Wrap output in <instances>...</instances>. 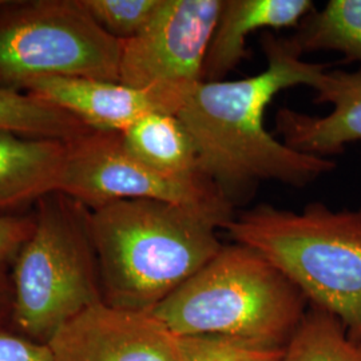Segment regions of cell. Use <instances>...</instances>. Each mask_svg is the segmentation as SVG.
I'll return each mask as SVG.
<instances>
[{
    "label": "cell",
    "mask_w": 361,
    "mask_h": 361,
    "mask_svg": "<svg viewBox=\"0 0 361 361\" xmlns=\"http://www.w3.org/2000/svg\"><path fill=\"white\" fill-rule=\"evenodd\" d=\"M0 361H52V355L49 344L0 325Z\"/></svg>",
    "instance_id": "obj_20"
},
{
    "label": "cell",
    "mask_w": 361,
    "mask_h": 361,
    "mask_svg": "<svg viewBox=\"0 0 361 361\" xmlns=\"http://www.w3.org/2000/svg\"><path fill=\"white\" fill-rule=\"evenodd\" d=\"M281 361H361V338L334 314L312 305L286 343Z\"/></svg>",
    "instance_id": "obj_16"
},
{
    "label": "cell",
    "mask_w": 361,
    "mask_h": 361,
    "mask_svg": "<svg viewBox=\"0 0 361 361\" xmlns=\"http://www.w3.org/2000/svg\"><path fill=\"white\" fill-rule=\"evenodd\" d=\"M180 361H281L284 348L219 336L180 337Z\"/></svg>",
    "instance_id": "obj_19"
},
{
    "label": "cell",
    "mask_w": 361,
    "mask_h": 361,
    "mask_svg": "<svg viewBox=\"0 0 361 361\" xmlns=\"http://www.w3.org/2000/svg\"><path fill=\"white\" fill-rule=\"evenodd\" d=\"M34 229L11 267L10 326L49 344L78 314L102 302L90 209L55 192L39 200Z\"/></svg>",
    "instance_id": "obj_5"
},
{
    "label": "cell",
    "mask_w": 361,
    "mask_h": 361,
    "mask_svg": "<svg viewBox=\"0 0 361 361\" xmlns=\"http://www.w3.org/2000/svg\"><path fill=\"white\" fill-rule=\"evenodd\" d=\"M34 229V214L0 216V267L11 268Z\"/></svg>",
    "instance_id": "obj_21"
},
{
    "label": "cell",
    "mask_w": 361,
    "mask_h": 361,
    "mask_svg": "<svg viewBox=\"0 0 361 361\" xmlns=\"http://www.w3.org/2000/svg\"><path fill=\"white\" fill-rule=\"evenodd\" d=\"M80 3L107 34L125 42L142 32L162 0H80Z\"/></svg>",
    "instance_id": "obj_18"
},
{
    "label": "cell",
    "mask_w": 361,
    "mask_h": 361,
    "mask_svg": "<svg viewBox=\"0 0 361 361\" xmlns=\"http://www.w3.org/2000/svg\"><path fill=\"white\" fill-rule=\"evenodd\" d=\"M67 142L0 130V216L59 190Z\"/></svg>",
    "instance_id": "obj_12"
},
{
    "label": "cell",
    "mask_w": 361,
    "mask_h": 361,
    "mask_svg": "<svg viewBox=\"0 0 361 361\" xmlns=\"http://www.w3.org/2000/svg\"><path fill=\"white\" fill-rule=\"evenodd\" d=\"M313 89L317 104L334 106L331 114L319 118L283 107L276 114V130L286 146L300 153L341 154L348 143L361 141V70H325Z\"/></svg>",
    "instance_id": "obj_11"
},
{
    "label": "cell",
    "mask_w": 361,
    "mask_h": 361,
    "mask_svg": "<svg viewBox=\"0 0 361 361\" xmlns=\"http://www.w3.org/2000/svg\"><path fill=\"white\" fill-rule=\"evenodd\" d=\"M267 68L238 80L201 82L189 92L177 116L193 140L201 173L233 205L258 182L277 180L304 188L336 164L300 153L276 140L264 126V113L288 87H314L325 66L304 62L286 39L264 35Z\"/></svg>",
    "instance_id": "obj_1"
},
{
    "label": "cell",
    "mask_w": 361,
    "mask_h": 361,
    "mask_svg": "<svg viewBox=\"0 0 361 361\" xmlns=\"http://www.w3.org/2000/svg\"><path fill=\"white\" fill-rule=\"evenodd\" d=\"M122 46L80 0H6L0 7V89L23 90L42 77L119 82Z\"/></svg>",
    "instance_id": "obj_6"
},
{
    "label": "cell",
    "mask_w": 361,
    "mask_h": 361,
    "mask_svg": "<svg viewBox=\"0 0 361 361\" xmlns=\"http://www.w3.org/2000/svg\"><path fill=\"white\" fill-rule=\"evenodd\" d=\"M23 91L75 116L90 129L118 133L150 113L177 116L189 95L185 91L141 89L122 82L82 77L37 78Z\"/></svg>",
    "instance_id": "obj_10"
},
{
    "label": "cell",
    "mask_w": 361,
    "mask_h": 361,
    "mask_svg": "<svg viewBox=\"0 0 361 361\" xmlns=\"http://www.w3.org/2000/svg\"><path fill=\"white\" fill-rule=\"evenodd\" d=\"M52 361H180V338L153 314L104 301L63 325L49 343Z\"/></svg>",
    "instance_id": "obj_9"
},
{
    "label": "cell",
    "mask_w": 361,
    "mask_h": 361,
    "mask_svg": "<svg viewBox=\"0 0 361 361\" xmlns=\"http://www.w3.org/2000/svg\"><path fill=\"white\" fill-rule=\"evenodd\" d=\"M286 39L298 55L337 51L361 63V0H331L322 11H312Z\"/></svg>",
    "instance_id": "obj_15"
},
{
    "label": "cell",
    "mask_w": 361,
    "mask_h": 361,
    "mask_svg": "<svg viewBox=\"0 0 361 361\" xmlns=\"http://www.w3.org/2000/svg\"><path fill=\"white\" fill-rule=\"evenodd\" d=\"M219 229L209 213L150 198L90 210L102 301L152 312L219 255Z\"/></svg>",
    "instance_id": "obj_2"
},
{
    "label": "cell",
    "mask_w": 361,
    "mask_h": 361,
    "mask_svg": "<svg viewBox=\"0 0 361 361\" xmlns=\"http://www.w3.org/2000/svg\"><path fill=\"white\" fill-rule=\"evenodd\" d=\"M308 302L268 258L234 243L149 313L177 337L219 336L284 348Z\"/></svg>",
    "instance_id": "obj_3"
},
{
    "label": "cell",
    "mask_w": 361,
    "mask_h": 361,
    "mask_svg": "<svg viewBox=\"0 0 361 361\" xmlns=\"http://www.w3.org/2000/svg\"><path fill=\"white\" fill-rule=\"evenodd\" d=\"M121 134L130 153L155 171L176 178L204 176L195 145L178 116L150 113Z\"/></svg>",
    "instance_id": "obj_14"
},
{
    "label": "cell",
    "mask_w": 361,
    "mask_h": 361,
    "mask_svg": "<svg viewBox=\"0 0 361 361\" xmlns=\"http://www.w3.org/2000/svg\"><path fill=\"white\" fill-rule=\"evenodd\" d=\"M4 3H6V0H0V7H1Z\"/></svg>",
    "instance_id": "obj_23"
},
{
    "label": "cell",
    "mask_w": 361,
    "mask_h": 361,
    "mask_svg": "<svg viewBox=\"0 0 361 361\" xmlns=\"http://www.w3.org/2000/svg\"><path fill=\"white\" fill-rule=\"evenodd\" d=\"M225 231L361 338V207L334 210L313 202L297 213L258 205L234 216Z\"/></svg>",
    "instance_id": "obj_4"
},
{
    "label": "cell",
    "mask_w": 361,
    "mask_h": 361,
    "mask_svg": "<svg viewBox=\"0 0 361 361\" xmlns=\"http://www.w3.org/2000/svg\"><path fill=\"white\" fill-rule=\"evenodd\" d=\"M0 130L70 142L91 129L75 116L26 92L0 89Z\"/></svg>",
    "instance_id": "obj_17"
},
{
    "label": "cell",
    "mask_w": 361,
    "mask_h": 361,
    "mask_svg": "<svg viewBox=\"0 0 361 361\" xmlns=\"http://www.w3.org/2000/svg\"><path fill=\"white\" fill-rule=\"evenodd\" d=\"M224 0H162L152 22L123 42L119 82L190 92L204 63Z\"/></svg>",
    "instance_id": "obj_8"
},
{
    "label": "cell",
    "mask_w": 361,
    "mask_h": 361,
    "mask_svg": "<svg viewBox=\"0 0 361 361\" xmlns=\"http://www.w3.org/2000/svg\"><path fill=\"white\" fill-rule=\"evenodd\" d=\"M58 192L90 210L122 200L150 198L202 210L219 219L224 229L234 217V205L213 180L155 171L130 153L118 131L91 129L67 142Z\"/></svg>",
    "instance_id": "obj_7"
},
{
    "label": "cell",
    "mask_w": 361,
    "mask_h": 361,
    "mask_svg": "<svg viewBox=\"0 0 361 361\" xmlns=\"http://www.w3.org/2000/svg\"><path fill=\"white\" fill-rule=\"evenodd\" d=\"M11 268L0 267V325H10L13 314Z\"/></svg>",
    "instance_id": "obj_22"
},
{
    "label": "cell",
    "mask_w": 361,
    "mask_h": 361,
    "mask_svg": "<svg viewBox=\"0 0 361 361\" xmlns=\"http://www.w3.org/2000/svg\"><path fill=\"white\" fill-rule=\"evenodd\" d=\"M313 10L310 0H224L204 63V80H224L245 58L246 38L261 28L300 25Z\"/></svg>",
    "instance_id": "obj_13"
}]
</instances>
